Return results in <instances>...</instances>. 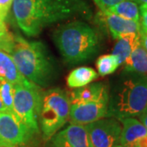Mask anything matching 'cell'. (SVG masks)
<instances>
[{
    "label": "cell",
    "mask_w": 147,
    "mask_h": 147,
    "mask_svg": "<svg viewBox=\"0 0 147 147\" xmlns=\"http://www.w3.org/2000/svg\"><path fill=\"white\" fill-rule=\"evenodd\" d=\"M124 65V70L127 72L147 76V53L140 41L135 46Z\"/></svg>",
    "instance_id": "cell-15"
},
{
    "label": "cell",
    "mask_w": 147,
    "mask_h": 147,
    "mask_svg": "<svg viewBox=\"0 0 147 147\" xmlns=\"http://www.w3.org/2000/svg\"><path fill=\"white\" fill-rule=\"evenodd\" d=\"M97 18L105 24L114 39H118L127 34L140 33V22L126 20L105 11H100L97 14Z\"/></svg>",
    "instance_id": "cell-11"
},
{
    "label": "cell",
    "mask_w": 147,
    "mask_h": 147,
    "mask_svg": "<svg viewBox=\"0 0 147 147\" xmlns=\"http://www.w3.org/2000/svg\"><path fill=\"white\" fill-rule=\"evenodd\" d=\"M139 38H140V42L142 46L147 53V31L141 29L140 33H139Z\"/></svg>",
    "instance_id": "cell-24"
},
{
    "label": "cell",
    "mask_w": 147,
    "mask_h": 147,
    "mask_svg": "<svg viewBox=\"0 0 147 147\" xmlns=\"http://www.w3.org/2000/svg\"><path fill=\"white\" fill-rule=\"evenodd\" d=\"M122 131L119 144L122 146L135 147L137 142L147 136V129L141 121L135 118H125L121 119Z\"/></svg>",
    "instance_id": "cell-13"
},
{
    "label": "cell",
    "mask_w": 147,
    "mask_h": 147,
    "mask_svg": "<svg viewBox=\"0 0 147 147\" xmlns=\"http://www.w3.org/2000/svg\"><path fill=\"white\" fill-rule=\"evenodd\" d=\"M113 147H133V146H122V145H120V144H117V145H115V146Z\"/></svg>",
    "instance_id": "cell-28"
},
{
    "label": "cell",
    "mask_w": 147,
    "mask_h": 147,
    "mask_svg": "<svg viewBox=\"0 0 147 147\" xmlns=\"http://www.w3.org/2000/svg\"><path fill=\"white\" fill-rule=\"evenodd\" d=\"M109 96L83 103L70 104L69 119L70 123L86 125L105 118L107 114Z\"/></svg>",
    "instance_id": "cell-9"
},
{
    "label": "cell",
    "mask_w": 147,
    "mask_h": 147,
    "mask_svg": "<svg viewBox=\"0 0 147 147\" xmlns=\"http://www.w3.org/2000/svg\"><path fill=\"white\" fill-rule=\"evenodd\" d=\"M53 38L64 61L69 65L88 61L100 48L98 34L80 20L60 26L53 32Z\"/></svg>",
    "instance_id": "cell-3"
},
{
    "label": "cell",
    "mask_w": 147,
    "mask_h": 147,
    "mask_svg": "<svg viewBox=\"0 0 147 147\" xmlns=\"http://www.w3.org/2000/svg\"><path fill=\"white\" fill-rule=\"evenodd\" d=\"M96 65L100 76L113 74L119 66L117 58L113 54L103 55L100 57L96 62Z\"/></svg>",
    "instance_id": "cell-19"
},
{
    "label": "cell",
    "mask_w": 147,
    "mask_h": 147,
    "mask_svg": "<svg viewBox=\"0 0 147 147\" xmlns=\"http://www.w3.org/2000/svg\"><path fill=\"white\" fill-rule=\"evenodd\" d=\"M138 117H139L140 121L142 123V124L146 127V128L147 129V110L146 111H144L142 115H140Z\"/></svg>",
    "instance_id": "cell-25"
},
{
    "label": "cell",
    "mask_w": 147,
    "mask_h": 147,
    "mask_svg": "<svg viewBox=\"0 0 147 147\" xmlns=\"http://www.w3.org/2000/svg\"><path fill=\"white\" fill-rule=\"evenodd\" d=\"M12 11L19 28L30 37L56 23L92 16L86 0H13Z\"/></svg>",
    "instance_id": "cell-1"
},
{
    "label": "cell",
    "mask_w": 147,
    "mask_h": 147,
    "mask_svg": "<svg viewBox=\"0 0 147 147\" xmlns=\"http://www.w3.org/2000/svg\"><path fill=\"white\" fill-rule=\"evenodd\" d=\"M16 147H26V146H16Z\"/></svg>",
    "instance_id": "cell-29"
},
{
    "label": "cell",
    "mask_w": 147,
    "mask_h": 147,
    "mask_svg": "<svg viewBox=\"0 0 147 147\" xmlns=\"http://www.w3.org/2000/svg\"><path fill=\"white\" fill-rule=\"evenodd\" d=\"M10 55L23 76L38 87H48L58 78L57 64L43 42L15 36Z\"/></svg>",
    "instance_id": "cell-2"
},
{
    "label": "cell",
    "mask_w": 147,
    "mask_h": 147,
    "mask_svg": "<svg viewBox=\"0 0 147 147\" xmlns=\"http://www.w3.org/2000/svg\"><path fill=\"white\" fill-rule=\"evenodd\" d=\"M14 92V85L2 78L0 81V96L5 105L7 110L11 113H13Z\"/></svg>",
    "instance_id": "cell-20"
},
{
    "label": "cell",
    "mask_w": 147,
    "mask_h": 147,
    "mask_svg": "<svg viewBox=\"0 0 147 147\" xmlns=\"http://www.w3.org/2000/svg\"><path fill=\"white\" fill-rule=\"evenodd\" d=\"M140 7V26L141 29L147 31V5H141Z\"/></svg>",
    "instance_id": "cell-23"
},
{
    "label": "cell",
    "mask_w": 147,
    "mask_h": 147,
    "mask_svg": "<svg viewBox=\"0 0 147 147\" xmlns=\"http://www.w3.org/2000/svg\"><path fill=\"white\" fill-rule=\"evenodd\" d=\"M69 96V104L96 100L110 96V89L105 83H94L74 88Z\"/></svg>",
    "instance_id": "cell-12"
},
{
    "label": "cell",
    "mask_w": 147,
    "mask_h": 147,
    "mask_svg": "<svg viewBox=\"0 0 147 147\" xmlns=\"http://www.w3.org/2000/svg\"><path fill=\"white\" fill-rule=\"evenodd\" d=\"M98 76V74L91 67H79L69 73L67 77V84L69 88H78L91 84Z\"/></svg>",
    "instance_id": "cell-17"
},
{
    "label": "cell",
    "mask_w": 147,
    "mask_h": 147,
    "mask_svg": "<svg viewBox=\"0 0 147 147\" xmlns=\"http://www.w3.org/2000/svg\"><path fill=\"white\" fill-rule=\"evenodd\" d=\"M100 11L108 10L110 7L120 3L123 0H93Z\"/></svg>",
    "instance_id": "cell-21"
},
{
    "label": "cell",
    "mask_w": 147,
    "mask_h": 147,
    "mask_svg": "<svg viewBox=\"0 0 147 147\" xmlns=\"http://www.w3.org/2000/svg\"><path fill=\"white\" fill-rule=\"evenodd\" d=\"M139 41V34H127L118 38L112 54L117 58L119 65L124 64Z\"/></svg>",
    "instance_id": "cell-16"
},
{
    "label": "cell",
    "mask_w": 147,
    "mask_h": 147,
    "mask_svg": "<svg viewBox=\"0 0 147 147\" xmlns=\"http://www.w3.org/2000/svg\"><path fill=\"white\" fill-rule=\"evenodd\" d=\"M69 99L65 91L53 88L42 92L38 122L45 142L66 123L69 116Z\"/></svg>",
    "instance_id": "cell-5"
},
{
    "label": "cell",
    "mask_w": 147,
    "mask_h": 147,
    "mask_svg": "<svg viewBox=\"0 0 147 147\" xmlns=\"http://www.w3.org/2000/svg\"><path fill=\"white\" fill-rule=\"evenodd\" d=\"M105 11L120 16L126 20L136 22L140 21V7L137 3L132 0H123L110 7Z\"/></svg>",
    "instance_id": "cell-18"
},
{
    "label": "cell",
    "mask_w": 147,
    "mask_h": 147,
    "mask_svg": "<svg viewBox=\"0 0 147 147\" xmlns=\"http://www.w3.org/2000/svg\"><path fill=\"white\" fill-rule=\"evenodd\" d=\"M0 21H1V19H0Z\"/></svg>",
    "instance_id": "cell-31"
},
{
    "label": "cell",
    "mask_w": 147,
    "mask_h": 147,
    "mask_svg": "<svg viewBox=\"0 0 147 147\" xmlns=\"http://www.w3.org/2000/svg\"><path fill=\"white\" fill-rule=\"evenodd\" d=\"M84 126L94 147H113L119 144L122 126L115 118L105 117Z\"/></svg>",
    "instance_id": "cell-8"
},
{
    "label": "cell",
    "mask_w": 147,
    "mask_h": 147,
    "mask_svg": "<svg viewBox=\"0 0 147 147\" xmlns=\"http://www.w3.org/2000/svg\"><path fill=\"white\" fill-rule=\"evenodd\" d=\"M1 79H2V78H0V81H1Z\"/></svg>",
    "instance_id": "cell-30"
},
{
    "label": "cell",
    "mask_w": 147,
    "mask_h": 147,
    "mask_svg": "<svg viewBox=\"0 0 147 147\" xmlns=\"http://www.w3.org/2000/svg\"><path fill=\"white\" fill-rule=\"evenodd\" d=\"M135 147H147V136L142 138L137 142Z\"/></svg>",
    "instance_id": "cell-26"
},
{
    "label": "cell",
    "mask_w": 147,
    "mask_h": 147,
    "mask_svg": "<svg viewBox=\"0 0 147 147\" xmlns=\"http://www.w3.org/2000/svg\"><path fill=\"white\" fill-rule=\"evenodd\" d=\"M147 110V76L123 73L110 92L105 117L119 121L134 118Z\"/></svg>",
    "instance_id": "cell-4"
},
{
    "label": "cell",
    "mask_w": 147,
    "mask_h": 147,
    "mask_svg": "<svg viewBox=\"0 0 147 147\" xmlns=\"http://www.w3.org/2000/svg\"><path fill=\"white\" fill-rule=\"evenodd\" d=\"M13 114L34 133H38V114L42 90L32 82L14 85Z\"/></svg>",
    "instance_id": "cell-6"
},
{
    "label": "cell",
    "mask_w": 147,
    "mask_h": 147,
    "mask_svg": "<svg viewBox=\"0 0 147 147\" xmlns=\"http://www.w3.org/2000/svg\"><path fill=\"white\" fill-rule=\"evenodd\" d=\"M34 135L13 113L0 112V147L24 146Z\"/></svg>",
    "instance_id": "cell-7"
},
{
    "label": "cell",
    "mask_w": 147,
    "mask_h": 147,
    "mask_svg": "<svg viewBox=\"0 0 147 147\" xmlns=\"http://www.w3.org/2000/svg\"><path fill=\"white\" fill-rule=\"evenodd\" d=\"M135 3H137L139 6L141 5H147V0H132Z\"/></svg>",
    "instance_id": "cell-27"
},
{
    "label": "cell",
    "mask_w": 147,
    "mask_h": 147,
    "mask_svg": "<svg viewBox=\"0 0 147 147\" xmlns=\"http://www.w3.org/2000/svg\"><path fill=\"white\" fill-rule=\"evenodd\" d=\"M0 78L13 85L26 84L30 82L19 71L10 54L2 50H0Z\"/></svg>",
    "instance_id": "cell-14"
},
{
    "label": "cell",
    "mask_w": 147,
    "mask_h": 147,
    "mask_svg": "<svg viewBox=\"0 0 147 147\" xmlns=\"http://www.w3.org/2000/svg\"><path fill=\"white\" fill-rule=\"evenodd\" d=\"M13 0H0V19L4 21L8 13L11 6L12 5Z\"/></svg>",
    "instance_id": "cell-22"
},
{
    "label": "cell",
    "mask_w": 147,
    "mask_h": 147,
    "mask_svg": "<svg viewBox=\"0 0 147 147\" xmlns=\"http://www.w3.org/2000/svg\"><path fill=\"white\" fill-rule=\"evenodd\" d=\"M47 142L46 147H94L85 126L74 123L59 130Z\"/></svg>",
    "instance_id": "cell-10"
}]
</instances>
